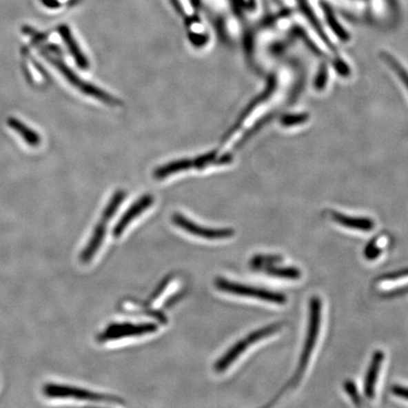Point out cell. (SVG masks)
<instances>
[{
  "instance_id": "obj_1",
  "label": "cell",
  "mask_w": 408,
  "mask_h": 408,
  "mask_svg": "<svg viewBox=\"0 0 408 408\" xmlns=\"http://www.w3.org/2000/svg\"><path fill=\"white\" fill-rule=\"evenodd\" d=\"M321 300L318 296L311 298L309 302V318H308L307 331H306L305 344L302 354H300L299 365L297 371L292 378V386H295L305 374L306 368L311 358L314 349L320 335L321 323Z\"/></svg>"
},
{
  "instance_id": "obj_2",
  "label": "cell",
  "mask_w": 408,
  "mask_h": 408,
  "mask_svg": "<svg viewBox=\"0 0 408 408\" xmlns=\"http://www.w3.org/2000/svg\"><path fill=\"white\" fill-rule=\"evenodd\" d=\"M284 326L283 323H275L272 325L267 326V327H263L252 332L249 335L247 336L246 338L241 339L237 341L234 346L229 349L228 351H226L215 364V371L218 374H223L227 369L234 363V361L244 354L248 349L249 346L254 345V343H258L261 339L267 338V336L274 335L276 332L279 331L280 328Z\"/></svg>"
},
{
  "instance_id": "obj_3",
  "label": "cell",
  "mask_w": 408,
  "mask_h": 408,
  "mask_svg": "<svg viewBox=\"0 0 408 408\" xmlns=\"http://www.w3.org/2000/svg\"><path fill=\"white\" fill-rule=\"evenodd\" d=\"M43 394L45 396L52 398V399H65V398H72V399L83 400V401L89 402H111V404H123V400L111 395H104L96 394V392L90 391V390L79 389L65 385L45 384L43 387Z\"/></svg>"
},
{
  "instance_id": "obj_4",
  "label": "cell",
  "mask_w": 408,
  "mask_h": 408,
  "mask_svg": "<svg viewBox=\"0 0 408 408\" xmlns=\"http://www.w3.org/2000/svg\"><path fill=\"white\" fill-rule=\"evenodd\" d=\"M215 285L221 292L229 293V294L254 298V299L266 300V302L276 303V305H285L287 302V297L282 293L238 284V283L231 282V280L221 277L216 278Z\"/></svg>"
},
{
  "instance_id": "obj_5",
  "label": "cell",
  "mask_w": 408,
  "mask_h": 408,
  "mask_svg": "<svg viewBox=\"0 0 408 408\" xmlns=\"http://www.w3.org/2000/svg\"><path fill=\"white\" fill-rule=\"evenodd\" d=\"M48 60L50 61L52 65H55V68H57L61 73L63 74V76L70 81L72 85L75 86L76 89H79L81 92L85 94V95L93 96L99 101L104 102V103L109 104L111 106H116L119 104H121L119 101H117L116 98L109 95L108 93H105L96 86L92 85V84H89L81 80V78H79L78 76L76 75L75 73L73 72L72 70L68 68L65 63H63L62 61L59 60V59L52 57V56L47 55Z\"/></svg>"
},
{
  "instance_id": "obj_6",
  "label": "cell",
  "mask_w": 408,
  "mask_h": 408,
  "mask_svg": "<svg viewBox=\"0 0 408 408\" xmlns=\"http://www.w3.org/2000/svg\"><path fill=\"white\" fill-rule=\"evenodd\" d=\"M157 330L158 326L152 323H140V325H132L130 323H114L102 332L98 336V340L101 343L116 340L119 338L147 335V334L154 333Z\"/></svg>"
},
{
  "instance_id": "obj_7",
  "label": "cell",
  "mask_w": 408,
  "mask_h": 408,
  "mask_svg": "<svg viewBox=\"0 0 408 408\" xmlns=\"http://www.w3.org/2000/svg\"><path fill=\"white\" fill-rule=\"evenodd\" d=\"M172 221L176 226L183 229L186 233L201 237V238L208 239V241H221V239L231 238L234 236L233 229L203 228V226L193 223L180 213L173 214Z\"/></svg>"
},
{
  "instance_id": "obj_8",
  "label": "cell",
  "mask_w": 408,
  "mask_h": 408,
  "mask_svg": "<svg viewBox=\"0 0 408 408\" xmlns=\"http://www.w3.org/2000/svg\"><path fill=\"white\" fill-rule=\"evenodd\" d=\"M154 198L152 195L142 196L136 203L132 204L131 207L127 209L126 213L121 216L119 223L116 224L113 229V236L114 238H119L123 234L127 227L132 223L135 218L141 215L143 212L146 211L152 205Z\"/></svg>"
},
{
  "instance_id": "obj_9",
  "label": "cell",
  "mask_w": 408,
  "mask_h": 408,
  "mask_svg": "<svg viewBox=\"0 0 408 408\" xmlns=\"http://www.w3.org/2000/svg\"><path fill=\"white\" fill-rule=\"evenodd\" d=\"M108 223L109 221L101 218V223L96 226L90 241H88L85 248L81 252L80 260L81 263L86 264V263L90 262L94 258V256H95V254L98 252L99 248H101L102 243H103L104 237H105L107 232V224Z\"/></svg>"
},
{
  "instance_id": "obj_10",
  "label": "cell",
  "mask_w": 408,
  "mask_h": 408,
  "mask_svg": "<svg viewBox=\"0 0 408 408\" xmlns=\"http://www.w3.org/2000/svg\"><path fill=\"white\" fill-rule=\"evenodd\" d=\"M384 357L385 354L382 351H376L372 356L364 384L365 395L369 399H372L376 394L377 378H378Z\"/></svg>"
},
{
  "instance_id": "obj_11",
  "label": "cell",
  "mask_w": 408,
  "mask_h": 408,
  "mask_svg": "<svg viewBox=\"0 0 408 408\" xmlns=\"http://www.w3.org/2000/svg\"><path fill=\"white\" fill-rule=\"evenodd\" d=\"M59 33L62 37L63 42L68 47V50L72 55V57L75 59V62L78 65L79 68L86 70L88 68L89 63L88 59L84 56L83 51L81 50L79 47L78 43L76 42L75 38L73 37L72 33H71L70 28L63 25L59 28Z\"/></svg>"
},
{
  "instance_id": "obj_12",
  "label": "cell",
  "mask_w": 408,
  "mask_h": 408,
  "mask_svg": "<svg viewBox=\"0 0 408 408\" xmlns=\"http://www.w3.org/2000/svg\"><path fill=\"white\" fill-rule=\"evenodd\" d=\"M332 218L339 225L357 229V231L371 232L374 228V221L368 218H357V216H346L336 212H332Z\"/></svg>"
},
{
  "instance_id": "obj_13",
  "label": "cell",
  "mask_w": 408,
  "mask_h": 408,
  "mask_svg": "<svg viewBox=\"0 0 408 408\" xmlns=\"http://www.w3.org/2000/svg\"><path fill=\"white\" fill-rule=\"evenodd\" d=\"M195 168V161L194 160H178L175 162L170 163V164L163 165L162 167L157 168L154 172V177L161 180L165 178L168 176L175 174L180 172H185V170Z\"/></svg>"
},
{
  "instance_id": "obj_14",
  "label": "cell",
  "mask_w": 408,
  "mask_h": 408,
  "mask_svg": "<svg viewBox=\"0 0 408 408\" xmlns=\"http://www.w3.org/2000/svg\"><path fill=\"white\" fill-rule=\"evenodd\" d=\"M8 124L12 127L14 131L17 132V134L24 139V141L28 145L32 147H37L40 144L41 139L39 134L28 127L27 125L22 123L21 121L17 119H10L8 121Z\"/></svg>"
},
{
  "instance_id": "obj_15",
  "label": "cell",
  "mask_w": 408,
  "mask_h": 408,
  "mask_svg": "<svg viewBox=\"0 0 408 408\" xmlns=\"http://www.w3.org/2000/svg\"><path fill=\"white\" fill-rule=\"evenodd\" d=\"M265 272L270 276L283 278V279L297 280L302 276L300 269L290 267H274L269 266L265 267Z\"/></svg>"
},
{
  "instance_id": "obj_16",
  "label": "cell",
  "mask_w": 408,
  "mask_h": 408,
  "mask_svg": "<svg viewBox=\"0 0 408 408\" xmlns=\"http://www.w3.org/2000/svg\"><path fill=\"white\" fill-rule=\"evenodd\" d=\"M125 196H126V194H125L124 191H117V192L113 196V198H111V201H110L107 207L104 209L101 218L105 219L107 221H111V218H113L114 214H116L117 209H119V205H121L122 201H124Z\"/></svg>"
},
{
  "instance_id": "obj_17",
  "label": "cell",
  "mask_w": 408,
  "mask_h": 408,
  "mask_svg": "<svg viewBox=\"0 0 408 408\" xmlns=\"http://www.w3.org/2000/svg\"><path fill=\"white\" fill-rule=\"evenodd\" d=\"M382 57L387 61V63L390 65V68H391L392 70H394L395 72L397 73V75L399 76V78L401 79L402 83H404L405 85L407 86V88L408 89V72L405 70L404 66L398 62L396 59L389 54V53H382Z\"/></svg>"
},
{
  "instance_id": "obj_18",
  "label": "cell",
  "mask_w": 408,
  "mask_h": 408,
  "mask_svg": "<svg viewBox=\"0 0 408 408\" xmlns=\"http://www.w3.org/2000/svg\"><path fill=\"white\" fill-rule=\"evenodd\" d=\"M382 248L379 246L378 238L369 242L365 249V256L368 260H374L381 254Z\"/></svg>"
},
{
  "instance_id": "obj_19",
  "label": "cell",
  "mask_w": 408,
  "mask_h": 408,
  "mask_svg": "<svg viewBox=\"0 0 408 408\" xmlns=\"http://www.w3.org/2000/svg\"><path fill=\"white\" fill-rule=\"evenodd\" d=\"M344 387H345L347 394L350 395V397L351 398V399H353V401L356 402V404H358L359 395L358 392H357L356 386L354 384V382L347 381L345 382V386H344Z\"/></svg>"
},
{
  "instance_id": "obj_20",
  "label": "cell",
  "mask_w": 408,
  "mask_h": 408,
  "mask_svg": "<svg viewBox=\"0 0 408 408\" xmlns=\"http://www.w3.org/2000/svg\"><path fill=\"white\" fill-rule=\"evenodd\" d=\"M405 277H408V269L399 270V272H394V274L384 275V276L382 277V279L387 280H400Z\"/></svg>"
},
{
  "instance_id": "obj_21",
  "label": "cell",
  "mask_w": 408,
  "mask_h": 408,
  "mask_svg": "<svg viewBox=\"0 0 408 408\" xmlns=\"http://www.w3.org/2000/svg\"><path fill=\"white\" fill-rule=\"evenodd\" d=\"M392 394L396 396L408 400V387L395 386L392 389Z\"/></svg>"
},
{
  "instance_id": "obj_22",
  "label": "cell",
  "mask_w": 408,
  "mask_h": 408,
  "mask_svg": "<svg viewBox=\"0 0 408 408\" xmlns=\"http://www.w3.org/2000/svg\"><path fill=\"white\" fill-rule=\"evenodd\" d=\"M306 116H288L287 119H284L283 123L285 125H292L298 123V122H302V121H305Z\"/></svg>"
},
{
  "instance_id": "obj_23",
  "label": "cell",
  "mask_w": 408,
  "mask_h": 408,
  "mask_svg": "<svg viewBox=\"0 0 408 408\" xmlns=\"http://www.w3.org/2000/svg\"><path fill=\"white\" fill-rule=\"evenodd\" d=\"M173 5H174L176 10L178 12H182V8H181L180 1L178 0H172Z\"/></svg>"
}]
</instances>
